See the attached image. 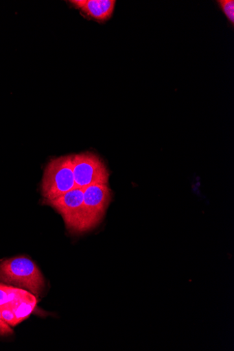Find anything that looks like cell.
I'll return each mask as SVG.
<instances>
[{"mask_svg":"<svg viewBox=\"0 0 234 351\" xmlns=\"http://www.w3.org/2000/svg\"><path fill=\"white\" fill-rule=\"evenodd\" d=\"M84 232L95 228L102 221L112 200L108 184H93L83 189Z\"/></svg>","mask_w":234,"mask_h":351,"instance_id":"cell-5","label":"cell"},{"mask_svg":"<svg viewBox=\"0 0 234 351\" xmlns=\"http://www.w3.org/2000/svg\"><path fill=\"white\" fill-rule=\"evenodd\" d=\"M4 320L11 326L15 327L18 325L16 315L11 307H0Z\"/></svg>","mask_w":234,"mask_h":351,"instance_id":"cell-10","label":"cell"},{"mask_svg":"<svg viewBox=\"0 0 234 351\" xmlns=\"http://www.w3.org/2000/svg\"><path fill=\"white\" fill-rule=\"evenodd\" d=\"M75 188L73 155L51 159L44 171L41 183L44 201L54 200Z\"/></svg>","mask_w":234,"mask_h":351,"instance_id":"cell-2","label":"cell"},{"mask_svg":"<svg viewBox=\"0 0 234 351\" xmlns=\"http://www.w3.org/2000/svg\"><path fill=\"white\" fill-rule=\"evenodd\" d=\"M73 169L76 188L108 184L109 171L102 159L93 153L73 155Z\"/></svg>","mask_w":234,"mask_h":351,"instance_id":"cell-4","label":"cell"},{"mask_svg":"<svg viewBox=\"0 0 234 351\" xmlns=\"http://www.w3.org/2000/svg\"><path fill=\"white\" fill-rule=\"evenodd\" d=\"M37 302L36 296L28 293L12 306V308L16 315L18 324L30 315L36 307Z\"/></svg>","mask_w":234,"mask_h":351,"instance_id":"cell-7","label":"cell"},{"mask_svg":"<svg viewBox=\"0 0 234 351\" xmlns=\"http://www.w3.org/2000/svg\"><path fill=\"white\" fill-rule=\"evenodd\" d=\"M27 291L0 282V307H12Z\"/></svg>","mask_w":234,"mask_h":351,"instance_id":"cell-8","label":"cell"},{"mask_svg":"<svg viewBox=\"0 0 234 351\" xmlns=\"http://www.w3.org/2000/svg\"><path fill=\"white\" fill-rule=\"evenodd\" d=\"M222 11L232 24L234 23V2L233 0H220L218 2Z\"/></svg>","mask_w":234,"mask_h":351,"instance_id":"cell-9","label":"cell"},{"mask_svg":"<svg viewBox=\"0 0 234 351\" xmlns=\"http://www.w3.org/2000/svg\"><path fill=\"white\" fill-rule=\"evenodd\" d=\"M70 3L90 17L98 21L109 19L116 4L115 0H74Z\"/></svg>","mask_w":234,"mask_h":351,"instance_id":"cell-6","label":"cell"},{"mask_svg":"<svg viewBox=\"0 0 234 351\" xmlns=\"http://www.w3.org/2000/svg\"><path fill=\"white\" fill-rule=\"evenodd\" d=\"M0 281L30 291L40 296L45 288L44 277L30 259L16 257L0 263Z\"/></svg>","mask_w":234,"mask_h":351,"instance_id":"cell-1","label":"cell"},{"mask_svg":"<svg viewBox=\"0 0 234 351\" xmlns=\"http://www.w3.org/2000/svg\"><path fill=\"white\" fill-rule=\"evenodd\" d=\"M13 333L12 327L4 320L2 311L0 310V336H10Z\"/></svg>","mask_w":234,"mask_h":351,"instance_id":"cell-11","label":"cell"},{"mask_svg":"<svg viewBox=\"0 0 234 351\" xmlns=\"http://www.w3.org/2000/svg\"><path fill=\"white\" fill-rule=\"evenodd\" d=\"M43 204L61 215L67 229L73 232H84L83 189L75 188L54 200L44 201Z\"/></svg>","mask_w":234,"mask_h":351,"instance_id":"cell-3","label":"cell"}]
</instances>
